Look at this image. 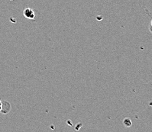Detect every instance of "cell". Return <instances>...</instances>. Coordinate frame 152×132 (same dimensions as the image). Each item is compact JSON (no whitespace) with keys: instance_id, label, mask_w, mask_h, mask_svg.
Segmentation results:
<instances>
[{"instance_id":"cell-1","label":"cell","mask_w":152,"mask_h":132,"mask_svg":"<svg viewBox=\"0 0 152 132\" xmlns=\"http://www.w3.org/2000/svg\"><path fill=\"white\" fill-rule=\"evenodd\" d=\"M23 14L24 16L26 18H28V19L33 20L35 18V14H34V11H33L32 9H30V8H26V9H25V10L23 12Z\"/></svg>"},{"instance_id":"cell-2","label":"cell","mask_w":152,"mask_h":132,"mask_svg":"<svg viewBox=\"0 0 152 132\" xmlns=\"http://www.w3.org/2000/svg\"><path fill=\"white\" fill-rule=\"evenodd\" d=\"M123 123L125 125V126L126 127H130L132 125V121H131V120L129 118H125L123 121Z\"/></svg>"},{"instance_id":"cell-3","label":"cell","mask_w":152,"mask_h":132,"mask_svg":"<svg viewBox=\"0 0 152 132\" xmlns=\"http://www.w3.org/2000/svg\"><path fill=\"white\" fill-rule=\"evenodd\" d=\"M2 101L0 100V112H1V111H2Z\"/></svg>"},{"instance_id":"cell-4","label":"cell","mask_w":152,"mask_h":132,"mask_svg":"<svg viewBox=\"0 0 152 132\" xmlns=\"http://www.w3.org/2000/svg\"><path fill=\"white\" fill-rule=\"evenodd\" d=\"M151 28H152V20H151Z\"/></svg>"}]
</instances>
